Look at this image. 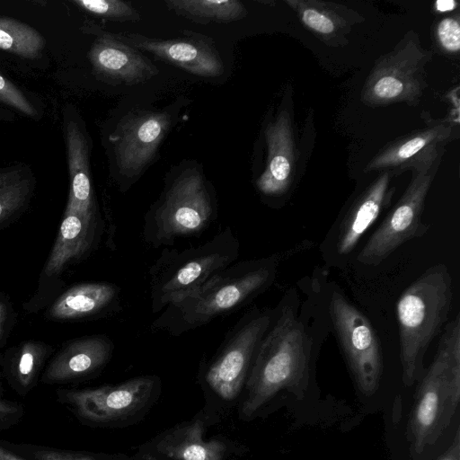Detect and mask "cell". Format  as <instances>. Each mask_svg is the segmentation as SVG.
I'll return each mask as SVG.
<instances>
[{
    "mask_svg": "<svg viewBox=\"0 0 460 460\" xmlns=\"http://www.w3.org/2000/svg\"><path fill=\"white\" fill-rule=\"evenodd\" d=\"M311 349L310 335L295 305L281 304L273 313L253 359L243 415L252 416L281 390H305L309 379Z\"/></svg>",
    "mask_w": 460,
    "mask_h": 460,
    "instance_id": "obj_1",
    "label": "cell"
},
{
    "mask_svg": "<svg viewBox=\"0 0 460 460\" xmlns=\"http://www.w3.org/2000/svg\"><path fill=\"white\" fill-rule=\"evenodd\" d=\"M277 265L274 257L235 261L199 288L170 303L153 327L180 336L235 311L271 285Z\"/></svg>",
    "mask_w": 460,
    "mask_h": 460,
    "instance_id": "obj_2",
    "label": "cell"
},
{
    "mask_svg": "<svg viewBox=\"0 0 460 460\" xmlns=\"http://www.w3.org/2000/svg\"><path fill=\"white\" fill-rule=\"evenodd\" d=\"M452 297V278L444 264L429 268L399 297L400 361L407 386L421 376L425 353L447 320Z\"/></svg>",
    "mask_w": 460,
    "mask_h": 460,
    "instance_id": "obj_3",
    "label": "cell"
},
{
    "mask_svg": "<svg viewBox=\"0 0 460 460\" xmlns=\"http://www.w3.org/2000/svg\"><path fill=\"white\" fill-rule=\"evenodd\" d=\"M460 402V315L449 322L416 390L407 438L420 454L448 427Z\"/></svg>",
    "mask_w": 460,
    "mask_h": 460,
    "instance_id": "obj_4",
    "label": "cell"
},
{
    "mask_svg": "<svg viewBox=\"0 0 460 460\" xmlns=\"http://www.w3.org/2000/svg\"><path fill=\"white\" fill-rule=\"evenodd\" d=\"M239 254L240 242L229 226L200 245L181 251L165 248L148 273L152 312L160 313L199 288L235 262Z\"/></svg>",
    "mask_w": 460,
    "mask_h": 460,
    "instance_id": "obj_5",
    "label": "cell"
},
{
    "mask_svg": "<svg viewBox=\"0 0 460 460\" xmlns=\"http://www.w3.org/2000/svg\"><path fill=\"white\" fill-rule=\"evenodd\" d=\"M216 206L205 181L196 170L181 173L145 217L143 235L157 248L177 238L205 230L214 220Z\"/></svg>",
    "mask_w": 460,
    "mask_h": 460,
    "instance_id": "obj_6",
    "label": "cell"
},
{
    "mask_svg": "<svg viewBox=\"0 0 460 460\" xmlns=\"http://www.w3.org/2000/svg\"><path fill=\"white\" fill-rule=\"evenodd\" d=\"M432 52L421 47L418 34L408 31L395 48L380 57L366 79L361 101L372 108L419 103L426 87V66Z\"/></svg>",
    "mask_w": 460,
    "mask_h": 460,
    "instance_id": "obj_7",
    "label": "cell"
},
{
    "mask_svg": "<svg viewBox=\"0 0 460 460\" xmlns=\"http://www.w3.org/2000/svg\"><path fill=\"white\" fill-rule=\"evenodd\" d=\"M333 329L358 390L370 396L378 389L384 370L379 340L368 318L340 292L330 299Z\"/></svg>",
    "mask_w": 460,
    "mask_h": 460,
    "instance_id": "obj_8",
    "label": "cell"
},
{
    "mask_svg": "<svg viewBox=\"0 0 460 460\" xmlns=\"http://www.w3.org/2000/svg\"><path fill=\"white\" fill-rule=\"evenodd\" d=\"M272 316L270 310L253 308L226 335L205 375L207 384L222 399H234L242 390Z\"/></svg>",
    "mask_w": 460,
    "mask_h": 460,
    "instance_id": "obj_9",
    "label": "cell"
},
{
    "mask_svg": "<svg viewBox=\"0 0 460 460\" xmlns=\"http://www.w3.org/2000/svg\"><path fill=\"white\" fill-rule=\"evenodd\" d=\"M439 163L428 171H411L405 191L358 253L359 262L378 265L406 242L425 234L429 225L421 216Z\"/></svg>",
    "mask_w": 460,
    "mask_h": 460,
    "instance_id": "obj_10",
    "label": "cell"
},
{
    "mask_svg": "<svg viewBox=\"0 0 460 460\" xmlns=\"http://www.w3.org/2000/svg\"><path fill=\"white\" fill-rule=\"evenodd\" d=\"M449 119L431 120L419 130L385 146L366 165L365 172L390 171L394 176L411 171H428L440 162L446 145L456 135Z\"/></svg>",
    "mask_w": 460,
    "mask_h": 460,
    "instance_id": "obj_11",
    "label": "cell"
},
{
    "mask_svg": "<svg viewBox=\"0 0 460 460\" xmlns=\"http://www.w3.org/2000/svg\"><path fill=\"white\" fill-rule=\"evenodd\" d=\"M171 122L170 115L163 111H137L121 119L111 136L121 175L134 177L146 167Z\"/></svg>",
    "mask_w": 460,
    "mask_h": 460,
    "instance_id": "obj_12",
    "label": "cell"
},
{
    "mask_svg": "<svg viewBox=\"0 0 460 460\" xmlns=\"http://www.w3.org/2000/svg\"><path fill=\"white\" fill-rule=\"evenodd\" d=\"M155 385L154 376H138L115 385L69 391L67 402L76 412L91 421L119 420L140 409L149 399Z\"/></svg>",
    "mask_w": 460,
    "mask_h": 460,
    "instance_id": "obj_13",
    "label": "cell"
},
{
    "mask_svg": "<svg viewBox=\"0 0 460 460\" xmlns=\"http://www.w3.org/2000/svg\"><path fill=\"white\" fill-rule=\"evenodd\" d=\"M267 161L256 181L261 193L279 197L292 186L297 161V149L292 115L288 109L279 111L265 130Z\"/></svg>",
    "mask_w": 460,
    "mask_h": 460,
    "instance_id": "obj_14",
    "label": "cell"
},
{
    "mask_svg": "<svg viewBox=\"0 0 460 460\" xmlns=\"http://www.w3.org/2000/svg\"><path fill=\"white\" fill-rule=\"evenodd\" d=\"M114 36L137 49L146 50L195 75L217 77L224 72V65L217 50L202 40H158L132 33Z\"/></svg>",
    "mask_w": 460,
    "mask_h": 460,
    "instance_id": "obj_15",
    "label": "cell"
},
{
    "mask_svg": "<svg viewBox=\"0 0 460 460\" xmlns=\"http://www.w3.org/2000/svg\"><path fill=\"white\" fill-rule=\"evenodd\" d=\"M99 228L96 208H86L67 201L44 275L58 276L67 265L83 258L97 241Z\"/></svg>",
    "mask_w": 460,
    "mask_h": 460,
    "instance_id": "obj_16",
    "label": "cell"
},
{
    "mask_svg": "<svg viewBox=\"0 0 460 460\" xmlns=\"http://www.w3.org/2000/svg\"><path fill=\"white\" fill-rule=\"evenodd\" d=\"M89 60L97 75L119 84H137L158 74L157 67L137 49L109 33L94 40Z\"/></svg>",
    "mask_w": 460,
    "mask_h": 460,
    "instance_id": "obj_17",
    "label": "cell"
},
{
    "mask_svg": "<svg viewBox=\"0 0 460 460\" xmlns=\"http://www.w3.org/2000/svg\"><path fill=\"white\" fill-rule=\"evenodd\" d=\"M394 177V174L388 170L379 172L377 177L353 201L339 226L336 243L339 254L347 255L352 252L383 208L389 205L394 193L391 185Z\"/></svg>",
    "mask_w": 460,
    "mask_h": 460,
    "instance_id": "obj_18",
    "label": "cell"
},
{
    "mask_svg": "<svg viewBox=\"0 0 460 460\" xmlns=\"http://www.w3.org/2000/svg\"><path fill=\"white\" fill-rule=\"evenodd\" d=\"M113 351L104 335L86 336L64 344L42 376L47 384L64 383L90 375L102 367Z\"/></svg>",
    "mask_w": 460,
    "mask_h": 460,
    "instance_id": "obj_19",
    "label": "cell"
},
{
    "mask_svg": "<svg viewBox=\"0 0 460 460\" xmlns=\"http://www.w3.org/2000/svg\"><path fill=\"white\" fill-rule=\"evenodd\" d=\"M301 23L321 41L332 47L347 44L352 27L364 21L353 9L319 0H287Z\"/></svg>",
    "mask_w": 460,
    "mask_h": 460,
    "instance_id": "obj_20",
    "label": "cell"
},
{
    "mask_svg": "<svg viewBox=\"0 0 460 460\" xmlns=\"http://www.w3.org/2000/svg\"><path fill=\"white\" fill-rule=\"evenodd\" d=\"M119 288L108 282L75 285L51 305L47 316L54 321H70L103 312L118 298Z\"/></svg>",
    "mask_w": 460,
    "mask_h": 460,
    "instance_id": "obj_21",
    "label": "cell"
},
{
    "mask_svg": "<svg viewBox=\"0 0 460 460\" xmlns=\"http://www.w3.org/2000/svg\"><path fill=\"white\" fill-rule=\"evenodd\" d=\"M203 432L199 420L181 426L166 434L157 449L172 460H222L226 445L217 439L204 441Z\"/></svg>",
    "mask_w": 460,
    "mask_h": 460,
    "instance_id": "obj_22",
    "label": "cell"
},
{
    "mask_svg": "<svg viewBox=\"0 0 460 460\" xmlns=\"http://www.w3.org/2000/svg\"><path fill=\"white\" fill-rule=\"evenodd\" d=\"M70 175L69 202L86 208H96L89 169V148L77 124L70 122L66 129Z\"/></svg>",
    "mask_w": 460,
    "mask_h": 460,
    "instance_id": "obj_23",
    "label": "cell"
},
{
    "mask_svg": "<svg viewBox=\"0 0 460 460\" xmlns=\"http://www.w3.org/2000/svg\"><path fill=\"white\" fill-rule=\"evenodd\" d=\"M178 15L197 23H227L243 19L246 9L238 0H166Z\"/></svg>",
    "mask_w": 460,
    "mask_h": 460,
    "instance_id": "obj_24",
    "label": "cell"
},
{
    "mask_svg": "<svg viewBox=\"0 0 460 460\" xmlns=\"http://www.w3.org/2000/svg\"><path fill=\"white\" fill-rule=\"evenodd\" d=\"M44 47L45 40L38 31L18 20L0 16V49L35 58Z\"/></svg>",
    "mask_w": 460,
    "mask_h": 460,
    "instance_id": "obj_25",
    "label": "cell"
},
{
    "mask_svg": "<svg viewBox=\"0 0 460 460\" xmlns=\"http://www.w3.org/2000/svg\"><path fill=\"white\" fill-rule=\"evenodd\" d=\"M32 188L31 179L22 170L0 172V226L21 212Z\"/></svg>",
    "mask_w": 460,
    "mask_h": 460,
    "instance_id": "obj_26",
    "label": "cell"
},
{
    "mask_svg": "<svg viewBox=\"0 0 460 460\" xmlns=\"http://www.w3.org/2000/svg\"><path fill=\"white\" fill-rule=\"evenodd\" d=\"M81 9L96 16L119 22H137L139 13L128 2L120 0H74Z\"/></svg>",
    "mask_w": 460,
    "mask_h": 460,
    "instance_id": "obj_27",
    "label": "cell"
},
{
    "mask_svg": "<svg viewBox=\"0 0 460 460\" xmlns=\"http://www.w3.org/2000/svg\"><path fill=\"white\" fill-rule=\"evenodd\" d=\"M46 350L43 344L34 341H27L19 349L14 363V375L22 387H28L31 384Z\"/></svg>",
    "mask_w": 460,
    "mask_h": 460,
    "instance_id": "obj_28",
    "label": "cell"
},
{
    "mask_svg": "<svg viewBox=\"0 0 460 460\" xmlns=\"http://www.w3.org/2000/svg\"><path fill=\"white\" fill-rule=\"evenodd\" d=\"M435 36L442 50L449 54L458 53L460 49L459 15L441 19L436 26Z\"/></svg>",
    "mask_w": 460,
    "mask_h": 460,
    "instance_id": "obj_29",
    "label": "cell"
},
{
    "mask_svg": "<svg viewBox=\"0 0 460 460\" xmlns=\"http://www.w3.org/2000/svg\"><path fill=\"white\" fill-rule=\"evenodd\" d=\"M0 102L19 111L26 116L36 118L33 105L13 83L0 74Z\"/></svg>",
    "mask_w": 460,
    "mask_h": 460,
    "instance_id": "obj_30",
    "label": "cell"
},
{
    "mask_svg": "<svg viewBox=\"0 0 460 460\" xmlns=\"http://www.w3.org/2000/svg\"><path fill=\"white\" fill-rule=\"evenodd\" d=\"M37 460H91L89 458L56 450H40L35 453Z\"/></svg>",
    "mask_w": 460,
    "mask_h": 460,
    "instance_id": "obj_31",
    "label": "cell"
},
{
    "mask_svg": "<svg viewBox=\"0 0 460 460\" xmlns=\"http://www.w3.org/2000/svg\"><path fill=\"white\" fill-rule=\"evenodd\" d=\"M438 460H460V429L457 427L453 443Z\"/></svg>",
    "mask_w": 460,
    "mask_h": 460,
    "instance_id": "obj_32",
    "label": "cell"
},
{
    "mask_svg": "<svg viewBox=\"0 0 460 460\" xmlns=\"http://www.w3.org/2000/svg\"><path fill=\"white\" fill-rule=\"evenodd\" d=\"M18 410V407L11 402L0 399V423L13 417Z\"/></svg>",
    "mask_w": 460,
    "mask_h": 460,
    "instance_id": "obj_33",
    "label": "cell"
},
{
    "mask_svg": "<svg viewBox=\"0 0 460 460\" xmlns=\"http://www.w3.org/2000/svg\"><path fill=\"white\" fill-rule=\"evenodd\" d=\"M7 313L5 306L0 302V342L6 335Z\"/></svg>",
    "mask_w": 460,
    "mask_h": 460,
    "instance_id": "obj_34",
    "label": "cell"
},
{
    "mask_svg": "<svg viewBox=\"0 0 460 460\" xmlns=\"http://www.w3.org/2000/svg\"><path fill=\"white\" fill-rule=\"evenodd\" d=\"M456 5L455 1H438L436 3V7L440 12H447L453 10Z\"/></svg>",
    "mask_w": 460,
    "mask_h": 460,
    "instance_id": "obj_35",
    "label": "cell"
},
{
    "mask_svg": "<svg viewBox=\"0 0 460 460\" xmlns=\"http://www.w3.org/2000/svg\"><path fill=\"white\" fill-rule=\"evenodd\" d=\"M0 460H22L4 447H0Z\"/></svg>",
    "mask_w": 460,
    "mask_h": 460,
    "instance_id": "obj_36",
    "label": "cell"
}]
</instances>
